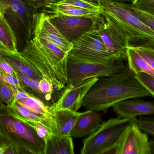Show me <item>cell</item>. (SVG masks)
I'll return each mask as SVG.
<instances>
[{"label":"cell","instance_id":"f35d334b","mask_svg":"<svg viewBox=\"0 0 154 154\" xmlns=\"http://www.w3.org/2000/svg\"><path fill=\"white\" fill-rule=\"evenodd\" d=\"M99 154H118V144L112 148Z\"/></svg>","mask_w":154,"mask_h":154},{"label":"cell","instance_id":"74e56055","mask_svg":"<svg viewBox=\"0 0 154 154\" xmlns=\"http://www.w3.org/2000/svg\"><path fill=\"white\" fill-rule=\"evenodd\" d=\"M4 154H16V146L13 144L10 143L8 148Z\"/></svg>","mask_w":154,"mask_h":154},{"label":"cell","instance_id":"277c9868","mask_svg":"<svg viewBox=\"0 0 154 154\" xmlns=\"http://www.w3.org/2000/svg\"><path fill=\"white\" fill-rule=\"evenodd\" d=\"M71 43L72 48L68 53V60L73 61L108 63L118 59L126 53L120 57L109 54L101 38L98 27L86 32Z\"/></svg>","mask_w":154,"mask_h":154},{"label":"cell","instance_id":"52a82bcc","mask_svg":"<svg viewBox=\"0 0 154 154\" xmlns=\"http://www.w3.org/2000/svg\"><path fill=\"white\" fill-rule=\"evenodd\" d=\"M0 128L8 142L37 154H44L45 141L30 126L13 118L0 117Z\"/></svg>","mask_w":154,"mask_h":154},{"label":"cell","instance_id":"d590c367","mask_svg":"<svg viewBox=\"0 0 154 154\" xmlns=\"http://www.w3.org/2000/svg\"><path fill=\"white\" fill-rule=\"evenodd\" d=\"M16 146V154H37L31 151L23 149L16 146Z\"/></svg>","mask_w":154,"mask_h":154},{"label":"cell","instance_id":"4dcf8cb0","mask_svg":"<svg viewBox=\"0 0 154 154\" xmlns=\"http://www.w3.org/2000/svg\"><path fill=\"white\" fill-rule=\"evenodd\" d=\"M129 5L135 14L140 20H142L145 23L148 25L154 31V18L147 15V14H146L144 13L137 9L136 8L133 6L131 4L129 3Z\"/></svg>","mask_w":154,"mask_h":154},{"label":"cell","instance_id":"8d00e7d4","mask_svg":"<svg viewBox=\"0 0 154 154\" xmlns=\"http://www.w3.org/2000/svg\"><path fill=\"white\" fill-rule=\"evenodd\" d=\"M91 2L96 3L99 1H109L111 2H117L125 3L131 4L134 0H85Z\"/></svg>","mask_w":154,"mask_h":154},{"label":"cell","instance_id":"7bdbcfd3","mask_svg":"<svg viewBox=\"0 0 154 154\" xmlns=\"http://www.w3.org/2000/svg\"><path fill=\"white\" fill-rule=\"evenodd\" d=\"M0 53H2L5 55H8V53L6 50L3 47L2 45L0 43Z\"/></svg>","mask_w":154,"mask_h":154},{"label":"cell","instance_id":"d6986e66","mask_svg":"<svg viewBox=\"0 0 154 154\" xmlns=\"http://www.w3.org/2000/svg\"><path fill=\"white\" fill-rule=\"evenodd\" d=\"M127 65L135 75L145 73L154 78V70L149 63L132 47L126 50Z\"/></svg>","mask_w":154,"mask_h":154},{"label":"cell","instance_id":"b9f144b4","mask_svg":"<svg viewBox=\"0 0 154 154\" xmlns=\"http://www.w3.org/2000/svg\"><path fill=\"white\" fill-rule=\"evenodd\" d=\"M150 149H151V154H154V139L149 141Z\"/></svg>","mask_w":154,"mask_h":154},{"label":"cell","instance_id":"e575fe53","mask_svg":"<svg viewBox=\"0 0 154 154\" xmlns=\"http://www.w3.org/2000/svg\"><path fill=\"white\" fill-rule=\"evenodd\" d=\"M35 3V5L37 9L39 10L40 9L43 8L46 5L49 3L53 2L54 0H33Z\"/></svg>","mask_w":154,"mask_h":154},{"label":"cell","instance_id":"30bf717a","mask_svg":"<svg viewBox=\"0 0 154 154\" xmlns=\"http://www.w3.org/2000/svg\"><path fill=\"white\" fill-rule=\"evenodd\" d=\"M98 28L109 54L120 57L126 52L129 46L127 37L109 17L101 13Z\"/></svg>","mask_w":154,"mask_h":154},{"label":"cell","instance_id":"44dd1931","mask_svg":"<svg viewBox=\"0 0 154 154\" xmlns=\"http://www.w3.org/2000/svg\"><path fill=\"white\" fill-rule=\"evenodd\" d=\"M16 102L31 112L41 115L51 120V113L49 109V106H46L40 100L34 96H31L29 97L18 100Z\"/></svg>","mask_w":154,"mask_h":154},{"label":"cell","instance_id":"7c38bea8","mask_svg":"<svg viewBox=\"0 0 154 154\" xmlns=\"http://www.w3.org/2000/svg\"><path fill=\"white\" fill-rule=\"evenodd\" d=\"M132 121L118 144V154H151L148 135Z\"/></svg>","mask_w":154,"mask_h":154},{"label":"cell","instance_id":"d4e9b609","mask_svg":"<svg viewBox=\"0 0 154 154\" xmlns=\"http://www.w3.org/2000/svg\"><path fill=\"white\" fill-rule=\"evenodd\" d=\"M18 91L10 85L0 82V98L8 106L14 102V96Z\"/></svg>","mask_w":154,"mask_h":154},{"label":"cell","instance_id":"83f0119b","mask_svg":"<svg viewBox=\"0 0 154 154\" xmlns=\"http://www.w3.org/2000/svg\"><path fill=\"white\" fill-rule=\"evenodd\" d=\"M0 82L10 85L17 90L25 91L24 87L16 77L5 74L0 71Z\"/></svg>","mask_w":154,"mask_h":154},{"label":"cell","instance_id":"836d02e7","mask_svg":"<svg viewBox=\"0 0 154 154\" xmlns=\"http://www.w3.org/2000/svg\"><path fill=\"white\" fill-rule=\"evenodd\" d=\"M8 9L9 5L5 2L0 0V20L5 19V12Z\"/></svg>","mask_w":154,"mask_h":154},{"label":"cell","instance_id":"7a4b0ae2","mask_svg":"<svg viewBox=\"0 0 154 154\" xmlns=\"http://www.w3.org/2000/svg\"><path fill=\"white\" fill-rule=\"evenodd\" d=\"M68 56L47 39L33 36L24 50L14 57L37 70L54 90L60 91L67 83Z\"/></svg>","mask_w":154,"mask_h":154},{"label":"cell","instance_id":"5b68a950","mask_svg":"<svg viewBox=\"0 0 154 154\" xmlns=\"http://www.w3.org/2000/svg\"><path fill=\"white\" fill-rule=\"evenodd\" d=\"M134 118L111 119L83 141L81 154H99L115 146Z\"/></svg>","mask_w":154,"mask_h":154},{"label":"cell","instance_id":"ab89813d","mask_svg":"<svg viewBox=\"0 0 154 154\" xmlns=\"http://www.w3.org/2000/svg\"><path fill=\"white\" fill-rule=\"evenodd\" d=\"M10 144V142H7L0 146V154H4Z\"/></svg>","mask_w":154,"mask_h":154},{"label":"cell","instance_id":"e0dca14e","mask_svg":"<svg viewBox=\"0 0 154 154\" xmlns=\"http://www.w3.org/2000/svg\"><path fill=\"white\" fill-rule=\"evenodd\" d=\"M42 11L48 15L97 17L101 13L78 8L66 4L52 2L46 5Z\"/></svg>","mask_w":154,"mask_h":154},{"label":"cell","instance_id":"ffe728a7","mask_svg":"<svg viewBox=\"0 0 154 154\" xmlns=\"http://www.w3.org/2000/svg\"><path fill=\"white\" fill-rule=\"evenodd\" d=\"M0 43L9 56L14 57L19 54L15 33L6 18L0 20Z\"/></svg>","mask_w":154,"mask_h":154},{"label":"cell","instance_id":"ac0fdd59","mask_svg":"<svg viewBox=\"0 0 154 154\" xmlns=\"http://www.w3.org/2000/svg\"><path fill=\"white\" fill-rule=\"evenodd\" d=\"M44 154H75L72 137L49 133L44 139Z\"/></svg>","mask_w":154,"mask_h":154},{"label":"cell","instance_id":"cb8c5ba5","mask_svg":"<svg viewBox=\"0 0 154 154\" xmlns=\"http://www.w3.org/2000/svg\"><path fill=\"white\" fill-rule=\"evenodd\" d=\"M132 121L141 131L146 134L154 136V117H141L138 119L135 118Z\"/></svg>","mask_w":154,"mask_h":154},{"label":"cell","instance_id":"9c48e42d","mask_svg":"<svg viewBox=\"0 0 154 154\" xmlns=\"http://www.w3.org/2000/svg\"><path fill=\"white\" fill-rule=\"evenodd\" d=\"M49 16L51 22L66 39L71 42L86 32L97 28L100 14L97 17Z\"/></svg>","mask_w":154,"mask_h":154},{"label":"cell","instance_id":"f546056e","mask_svg":"<svg viewBox=\"0 0 154 154\" xmlns=\"http://www.w3.org/2000/svg\"><path fill=\"white\" fill-rule=\"evenodd\" d=\"M39 84L41 91L46 96L48 101L49 102L51 100V96L54 90L52 85L45 78H43L40 80Z\"/></svg>","mask_w":154,"mask_h":154},{"label":"cell","instance_id":"9a60e30c","mask_svg":"<svg viewBox=\"0 0 154 154\" xmlns=\"http://www.w3.org/2000/svg\"><path fill=\"white\" fill-rule=\"evenodd\" d=\"M50 131L59 136H69L77 119L81 113L67 109L51 112Z\"/></svg>","mask_w":154,"mask_h":154},{"label":"cell","instance_id":"8992f818","mask_svg":"<svg viewBox=\"0 0 154 154\" xmlns=\"http://www.w3.org/2000/svg\"><path fill=\"white\" fill-rule=\"evenodd\" d=\"M126 53L116 60L108 63H84L68 60L67 83L69 88L91 78L99 79L116 75L125 69Z\"/></svg>","mask_w":154,"mask_h":154},{"label":"cell","instance_id":"7402d4cb","mask_svg":"<svg viewBox=\"0 0 154 154\" xmlns=\"http://www.w3.org/2000/svg\"><path fill=\"white\" fill-rule=\"evenodd\" d=\"M5 59L17 72L22 73L38 81L43 78L41 74L37 70L15 58L14 57V60L10 59L8 58Z\"/></svg>","mask_w":154,"mask_h":154},{"label":"cell","instance_id":"2e32d148","mask_svg":"<svg viewBox=\"0 0 154 154\" xmlns=\"http://www.w3.org/2000/svg\"><path fill=\"white\" fill-rule=\"evenodd\" d=\"M100 122L101 116L97 111L87 110L82 112L77 119L69 136L81 138L91 134L100 127Z\"/></svg>","mask_w":154,"mask_h":154},{"label":"cell","instance_id":"ba28073f","mask_svg":"<svg viewBox=\"0 0 154 154\" xmlns=\"http://www.w3.org/2000/svg\"><path fill=\"white\" fill-rule=\"evenodd\" d=\"M8 5L5 17L13 29L18 28L28 38L33 35L34 16L38 12L33 0H2Z\"/></svg>","mask_w":154,"mask_h":154},{"label":"cell","instance_id":"3957f363","mask_svg":"<svg viewBox=\"0 0 154 154\" xmlns=\"http://www.w3.org/2000/svg\"><path fill=\"white\" fill-rule=\"evenodd\" d=\"M97 3L101 13L109 17L126 35L129 47L154 49L153 30L135 14L129 3L109 1H99Z\"/></svg>","mask_w":154,"mask_h":154},{"label":"cell","instance_id":"603a6c76","mask_svg":"<svg viewBox=\"0 0 154 154\" xmlns=\"http://www.w3.org/2000/svg\"><path fill=\"white\" fill-rule=\"evenodd\" d=\"M53 2H58L78 8L101 13V9L97 3L91 2L85 0H54Z\"/></svg>","mask_w":154,"mask_h":154},{"label":"cell","instance_id":"4fadbf2b","mask_svg":"<svg viewBox=\"0 0 154 154\" xmlns=\"http://www.w3.org/2000/svg\"><path fill=\"white\" fill-rule=\"evenodd\" d=\"M33 36L47 39L66 53L72 49L71 42L57 29L51 22L49 16L44 12H38L34 16Z\"/></svg>","mask_w":154,"mask_h":154},{"label":"cell","instance_id":"d6a6232c","mask_svg":"<svg viewBox=\"0 0 154 154\" xmlns=\"http://www.w3.org/2000/svg\"><path fill=\"white\" fill-rule=\"evenodd\" d=\"M32 95H31L29 93H28L26 91H18L14 96V102H16L18 100L27 98L29 97Z\"/></svg>","mask_w":154,"mask_h":154},{"label":"cell","instance_id":"f1b7e54d","mask_svg":"<svg viewBox=\"0 0 154 154\" xmlns=\"http://www.w3.org/2000/svg\"><path fill=\"white\" fill-rule=\"evenodd\" d=\"M133 48L149 63L154 70V49L144 47Z\"/></svg>","mask_w":154,"mask_h":154},{"label":"cell","instance_id":"484cf974","mask_svg":"<svg viewBox=\"0 0 154 154\" xmlns=\"http://www.w3.org/2000/svg\"><path fill=\"white\" fill-rule=\"evenodd\" d=\"M131 5L146 14L154 18V0H134Z\"/></svg>","mask_w":154,"mask_h":154},{"label":"cell","instance_id":"4316f807","mask_svg":"<svg viewBox=\"0 0 154 154\" xmlns=\"http://www.w3.org/2000/svg\"><path fill=\"white\" fill-rule=\"evenodd\" d=\"M135 78L154 97V78L143 73L135 75Z\"/></svg>","mask_w":154,"mask_h":154},{"label":"cell","instance_id":"5bb4252c","mask_svg":"<svg viewBox=\"0 0 154 154\" xmlns=\"http://www.w3.org/2000/svg\"><path fill=\"white\" fill-rule=\"evenodd\" d=\"M137 98L120 101L113 106L119 118H135L138 116L154 115V102Z\"/></svg>","mask_w":154,"mask_h":154},{"label":"cell","instance_id":"60d3db41","mask_svg":"<svg viewBox=\"0 0 154 154\" xmlns=\"http://www.w3.org/2000/svg\"><path fill=\"white\" fill-rule=\"evenodd\" d=\"M8 141L6 140V139L4 137L3 135L2 134V131H1V128H0V146L4 144L5 143H7Z\"/></svg>","mask_w":154,"mask_h":154},{"label":"cell","instance_id":"8fae6325","mask_svg":"<svg viewBox=\"0 0 154 154\" xmlns=\"http://www.w3.org/2000/svg\"><path fill=\"white\" fill-rule=\"evenodd\" d=\"M99 79L93 78L88 79L69 88H65L59 98L49 106L50 112L67 109L78 112L82 106L83 100L91 87Z\"/></svg>","mask_w":154,"mask_h":154},{"label":"cell","instance_id":"6da1fadb","mask_svg":"<svg viewBox=\"0 0 154 154\" xmlns=\"http://www.w3.org/2000/svg\"><path fill=\"white\" fill-rule=\"evenodd\" d=\"M150 95L127 64L119 74L99 79L86 94L82 106L87 110L105 112L120 101Z\"/></svg>","mask_w":154,"mask_h":154},{"label":"cell","instance_id":"1f68e13d","mask_svg":"<svg viewBox=\"0 0 154 154\" xmlns=\"http://www.w3.org/2000/svg\"><path fill=\"white\" fill-rule=\"evenodd\" d=\"M0 71L5 74L17 77V72L5 59L0 57Z\"/></svg>","mask_w":154,"mask_h":154}]
</instances>
